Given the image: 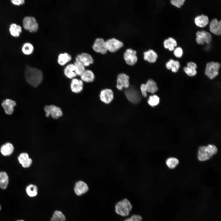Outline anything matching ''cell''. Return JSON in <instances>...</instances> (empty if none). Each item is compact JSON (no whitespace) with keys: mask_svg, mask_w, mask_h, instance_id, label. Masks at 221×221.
Returning <instances> with one entry per match:
<instances>
[{"mask_svg":"<svg viewBox=\"0 0 221 221\" xmlns=\"http://www.w3.org/2000/svg\"><path fill=\"white\" fill-rule=\"evenodd\" d=\"M25 77L27 82L34 87L38 86L43 79V75L41 70L28 66L26 67Z\"/></svg>","mask_w":221,"mask_h":221,"instance_id":"1","label":"cell"},{"mask_svg":"<svg viewBox=\"0 0 221 221\" xmlns=\"http://www.w3.org/2000/svg\"><path fill=\"white\" fill-rule=\"evenodd\" d=\"M115 211L118 215L123 217L128 216L132 209V205L127 199H124L115 204Z\"/></svg>","mask_w":221,"mask_h":221,"instance_id":"2","label":"cell"},{"mask_svg":"<svg viewBox=\"0 0 221 221\" xmlns=\"http://www.w3.org/2000/svg\"><path fill=\"white\" fill-rule=\"evenodd\" d=\"M220 67V64L218 62L213 61L208 62L206 65L205 74L210 79H213L218 75Z\"/></svg>","mask_w":221,"mask_h":221,"instance_id":"3","label":"cell"},{"mask_svg":"<svg viewBox=\"0 0 221 221\" xmlns=\"http://www.w3.org/2000/svg\"><path fill=\"white\" fill-rule=\"evenodd\" d=\"M123 58L126 64L133 66L138 60L137 52L131 48H127L123 53Z\"/></svg>","mask_w":221,"mask_h":221,"instance_id":"4","label":"cell"},{"mask_svg":"<svg viewBox=\"0 0 221 221\" xmlns=\"http://www.w3.org/2000/svg\"><path fill=\"white\" fill-rule=\"evenodd\" d=\"M124 93L127 99L132 103L135 104L140 102L141 99V95L134 86H129L125 90Z\"/></svg>","mask_w":221,"mask_h":221,"instance_id":"5","label":"cell"},{"mask_svg":"<svg viewBox=\"0 0 221 221\" xmlns=\"http://www.w3.org/2000/svg\"><path fill=\"white\" fill-rule=\"evenodd\" d=\"M23 24L24 28L30 32H36L38 29V24L33 17H25L23 19Z\"/></svg>","mask_w":221,"mask_h":221,"instance_id":"6","label":"cell"},{"mask_svg":"<svg viewBox=\"0 0 221 221\" xmlns=\"http://www.w3.org/2000/svg\"><path fill=\"white\" fill-rule=\"evenodd\" d=\"M105 44L107 51L111 52H116L124 45L122 41L114 37H112L106 40Z\"/></svg>","mask_w":221,"mask_h":221,"instance_id":"7","label":"cell"},{"mask_svg":"<svg viewBox=\"0 0 221 221\" xmlns=\"http://www.w3.org/2000/svg\"><path fill=\"white\" fill-rule=\"evenodd\" d=\"M75 61L85 67L93 64L94 59L92 56L89 53L83 52L76 55Z\"/></svg>","mask_w":221,"mask_h":221,"instance_id":"8","label":"cell"},{"mask_svg":"<svg viewBox=\"0 0 221 221\" xmlns=\"http://www.w3.org/2000/svg\"><path fill=\"white\" fill-rule=\"evenodd\" d=\"M92 49L95 52L104 54L107 52L105 41L103 38L98 37L95 40L92 46Z\"/></svg>","mask_w":221,"mask_h":221,"instance_id":"9","label":"cell"},{"mask_svg":"<svg viewBox=\"0 0 221 221\" xmlns=\"http://www.w3.org/2000/svg\"><path fill=\"white\" fill-rule=\"evenodd\" d=\"M44 109L47 117L51 115L53 118L56 119L63 115L61 109L59 107L54 105L46 106L44 107Z\"/></svg>","mask_w":221,"mask_h":221,"instance_id":"10","label":"cell"},{"mask_svg":"<svg viewBox=\"0 0 221 221\" xmlns=\"http://www.w3.org/2000/svg\"><path fill=\"white\" fill-rule=\"evenodd\" d=\"M196 41L199 44L202 45L205 43L209 44L211 42V35L206 31H198L196 32Z\"/></svg>","mask_w":221,"mask_h":221,"instance_id":"11","label":"cell"},{"mask_svg":"<svg viewBox=\"0 0 221 221\" xmlns=\"http://www.w3.org/2000/svg\"><path fill=\"white\" fill-rule=\"evenodd\" d=\"M129 79V76L126 74L122 73L118 74L117 80V88L121 90L123 88H128L130 85Z\"/></svg>","mask_w":221,"mask_h":221,"instance_id":"12","label":"cell"},{"mask_svg":"<svg viewBox=\"0 0 221 221\" xmlns=\"http://www.w3.org/2000/svg\"><path fill=\"white\" fill-rule=\"evenodd\" d=\"M197 157L199 161L204 162L210 160L212 157L207 151L206 145H202L198 148Z\"/></svg>","mask_w":221,"mask_h":221,"instance_id":"13","label":"cell"},{"mask_svg":"<svg viewBox=\"0 0 221 221\" xmlns=\"http://www.w3.org/2000/svg\"><path fill=\"white\" fill-rule=\"evenodd\" d=\"M100 98L101 100L106 104L110 103L114 98L113 91L110 89H105L100 92Z\"/></svg>","mask_w":221,"mask_h":221,"instance_id":"14","label":"cell"},{"mask_svg":"<svg viewBox=\"0 0 221 221\" xmlns=\"http://www.w3.org/2000/svg\"><path fill=\"white\" fill-rule=\"evenodd\" d=\"M17 160L19 163L25 168L30 167L32 163V160L25 152L20 153L18 157Z\"/></svg>","mask_w":221,"mask_h":221,"instance_id":"15","label":"cell"},{"mask_svg":"<svg viewBox=\"0 0 221 221\" xmlns=\"http://www.w3.org/2000/svg\"><path fill=\"white\" fill-rule=\"evenodd\" d=\"M15 101L10 99H6L3 100L2 105L6 113L8 115L11 114L14 110V107L16 105Z\"/></svg>","mask_w":221,"mask_h":221,"instance_id":"16","label":"cell"},{"mask_svg":"<svg viewBox=\"0 0 221 221\" xmlns=\"http://www.w3.org/2000/svg\"><path fill=\"white\" fill-rule=\"evenodd\" d=\"M143 54V59L150 63L156 62L158 57L157 53L152 49L144 51Z\"/></svg>","mask_w":221,"mask_h":221,"instance_id":"17","label":"cell"},{"mask_svg":"<svg viewBox=\"0 0 221 221\" xmlns=\"http://www.w3.org/2000/svg\"><path fill=\"white\" fill-rule=\"evenodd\" d=\"M88 189V185L85 182L82 181H79L76 183L74 190L77 195L80 196L87 192Z\"/></svg>","mask_w":221,"mask_h":221,"instance_id":"18","label":"cell"},{"mask_svg":"<svg viewBox=\"0 0 221 221\" xmlns=\"http://www.w3.org/2000/svg\"><path fill=\"white\" fill-rule=\"evenodd\" d=\"M209 29L212 33L220 35L221 34V21L216 18L212 19L209 24Z\"/></svg>","mask_w":221,"mask_h":221,"instance_id":"19","label":"cell"},{"mask_svg":"<svg viewBox=\"0 0 221 221\" xmlns=\"http://www.w3.org/2000/svg\"><path fill=\"white\" fill-rule=\"evenodd\" d=\"M83 83L77 78L72 79L70 84V88L73 92L78 93L80 92L83 88Z\"/></svg>","mask_w":221,"mask_h":221,"instance_id":"20","label":"cell"},{"mask_svg":"<svg viewBox=\"0 0 221 221\" xmlns=\"http://www.w3.org/2000/svg\"><path fill=\"white\" fill-rule=\"evenodd\" d=\"M14 150L13 145L10 142H6L2 145L1 147L0 151L2 155L8 156L11 155Z\"/></svg>","mask_w":221,"mask_h":221,"instance_id":"21","label":"cell"},{"mask_svg":"<svg viewBox=\"0 0 221 221\" xmlns=\"http://www.w3.org/2000/svg\"><path fill=\"white\" fill-rule=\"evenodd\" d=\"M72 59L71 55L69 53L64 52L60 53L57 57V61L58 64L61 66H64Z\"/></svg>","mask_w":221,"mask_h":221,"instance_id":"22","label":"cell"},{"mask_svg":"<svg viewBox=\"0 0 221 221\" xmlns=\"http://www.w3.org/2000/svg\"><path fill=\"white\" fill-rule=\"evenodd\" d=\"M209 21L208 17L204 14L198 16L194 19L196 25L197 26L201 28L206 26L208 24Z\"/></svg>","mask_w":221,"mask_h":221,"instance_id":"23","label":"cell"},{"mask_svg":"<svg viewBox=\"0 0 221 221\" xmlns=\"http://www.w3.org/2000/svg\"><path fill=\"white\" fill-rule=\"evenodd\" d=\"M64 72L65 76L69 79H72L77 76L75 72V67L73 63L67 65L64 69Z\"/></svg>","mask_w":221,"mask_h":221,"instance_id":"24","label":"cell"},{"mask_svg":"<svg viewBox=\"0 0 221 221\" xmlns=\"http://www.w3.org/2000/svg\"><path fill=\"white\" fill-rule=\"evenodd\" d=\"M81 80L83 82L87 83L91 82L95 79V75L92 71L90 70H85L80 76Z\"/></svg>","mask_w":221,"mask_h":221,"instance_id":"25","label":"cell"},{"mask_svg":"<svg viewBox=\"0 0 221 221\" xmlns=\"http://www.w3.org/2000/svg\"><path fill=\"white\" fill-rule=\"evenodd\" d=\"M165 66L168 69L171 70L173 72L175 73L178 71L180 64L178 61L171 59L166 63Z\"/></svg>","mask_w":221,"mask_h":221,"instance_id":"26","label":"cell"},{"mask_svg":"<svg viewBox=\"0 0 221 221\" xmlns=\"http://www.w3.org/2000/svg\"><path fill=\"white\" fill-rule=\"evenodd\" d=\"M179 160L177 158L174 157L167 158L165 161L166 165L170 169H175L179 165Z\"/></svg>","mask_w":221,"mask_h":221,"instance_id":"27","label":"cell"},{"mask_svg":"<svg viewBox=\"0 0 221 221\" xmlns=\"http://www.w3.org/2000/svg\"><path fill=\"white\" fill-rule=\"evenodd\" d=\"M9 182V178L7 173L5 171L0 172V188L5 189L7 188Z\"/></svg>","mask_w":221,"mask_h":221,"instance_id":"28","label":"cell"},{"mask_svg":"<svg viewBox=\"0 0 221 221\" xmlns=\"http://www.w3.org/2000/svg\"><path fill=\"white\" fill-rule=\"evenodd\" d=\"M163 45L166 49H168L170 51L174 50V48L177 45V43L176 40L173 38L170 37L164 40Z\"/></svg>","mask_w":221,"mask_h":221,"instance_id":"29","label":"cell"},{"mask_svg":"<svg viewBox=\"0 0 221 221\" xmlns=\"http://www.w3.org/2000/svg\"><path fill=\"white\" fill-rule=\"evenodd\" d=\"M9 31L11 35L14 37L19 36L22 31L21 26L15 23H12L10 26Z\"/></svg>","mask_w":221,"mask_h":221,"instance_id":"30","label":"cell"},{"mask_svg":"<svg viewBox=\"0 0 221 221\" xmlns=\"http://www.w3.org/2000/svg\"><path fill=\"white\" fill-rule=\"evenodd\" d=\"M147 92L154 93L158 90V87L156 82L152 79H149L145 84Z\"/></svg>","mask_w":221,"mask_h":221,"instance_id":"31","label":"cell"},{"mask_svg":"<svg viewBox=\"0 0 221 221\" xmlns=\"http://www.w3.org/2000/svg\"><path fill=\"white\" fill-rule=\"evenodd\" d=\"M26 192L28 195L30 197H34L37 194V187L33 184H29L26 187Z\"/></svg>","mask_w":221,"mask_h":221,"instance_id":"32","label":"cell"},{"mask_svg":"<svg viewBox=\"0 0 221 221\" xmlns=\"http://www.w3.org/2000/svg\"><path fill=\"white\" fill-rule=\"evenodd\" d=\"M51 221H66V218L61 211L56 210L52 215Z\"/></svg>","mask_w":221,"mask_h":221,"instance_id":"33","label":"cell"},{"mask_svg":"<svg viewBox=\"0 0 221 221\" xmlns=\"http://www.w3.org/2000/svg\"><path fill=\"white\" fill-rule=\"evenodd\" d=\"M34 49V46L32 44L27 42L23 45L21 49L23 53L24 54L29 55L33 53Z\"/></svg>","mask_w":221,"mask_h":221,"instance_id":"34","label":"cell"},{"mask_svg":"<svg viewBox=\"0 0 221 221\" xmlns=\"http://www.w3.org/2000/svg\"><path fill=\"white\" fill-rule=\"evenodd\" d=\"M160 98L157 95H154L149 96L148 100V103L152 107L157 105L160 103Z\"/></svg>","mask_w":221,"mask_h":221,"instance_id":"35","label":"cell"},{"mask_svg":"<svg viewBox=\"0 0 221 221\" xmlns=\"http://www.w3.org/2000/svg\"><path fill=\"white\" fill-rule=\"evenodd\" d=\"M207 151L209 154L212 157L216 155L218 152L217 147L213 144H208L206 145Z\"/></svg>","mask_w":221,"mask_h":221,"instance_id":"36","label":"cell"},{"mask_svg":"<svg viewBox=\"0 0 221 221\" xmlns=\"http://www.w3.org/2000/svg\"><path fill=\"white\" fill-rule=\"evenodd\" d=\"M75 67V72L76 76H81L85 71V67L75 61L73 63Z\"/></svg>","mask_w":221,"mask_h":221,"instance_id":"37","label":"cell"},{"mask_svg":"<svg viewBox=\"0 0 221 221\" xmlns=\"http://www.w3.org/2000/svg\"><path fill=\"white\" fill-rule=\"evenodd\" d=\"M184 70L186 74L189 76H194L197 74L196 69L191 68L187 67H184Z\"/></svg>","mask_w":221,"mask_h":221,"instance_id":"38","label":"cell"},{"mask_svg":"<svg viewBox=\"0 0 221 221\" xmlns=\"http://www.w3.org/2000/svg\"><path fill=\"white\" fill-rule=\"evenodd\" d=\"M142 218L140 215L134 214L130 218L126 219L124 221H142Z\"/></svg>","mask_w":221,"mask_h":221,"instance_id":"39","label":"cell"},{"mask_svg":"<svg viewBox=\"0 0 221 221\" xmlns=\"http://www.w3.org/2000/svg\"><path fill=\"white\" fill-rule=\"evenodd\" d=\"M184 0H171V4L176 7L180 8L184 4Z\"/></svg>","mask_w":221,"mask_h":221,"instance_id":"40","label":"cell"},{"mask_svg":"<svg viewBox=\"0 0 221 221\" xmlns=\"http://www.w3.org/2000/svg\"><path fill=\"white\" fill-rule=\"evenodd\" d=\"M174 56L176 57H181L183 54V51L182 48L180 47H177L174 49L173 52Z\"/></svg>","mask_w":221,"mask_h":221,"instance_id":"41","label":"cell"},{"mask_svg":"<svg viewBox=\"0 0 221 221\" xmlns=\"http://www.w3.org/2000/svg\"><path fill=\"white\" fill-rule=\"evenodd\" d=\"M140 89L142 95L144 97H146L147 96V92L145 84H142Z\"/></svg>","mask_w":221,"mask_h":221,"instance_id":"42","label":"cell"},{"mask_svg":"<svg viewBox=\"0 0 221 221\" xmlns=\"http://www.w3.org/2000/svg\"><path fill=\"white\" fill-rule=\"evenodd\" d=\"M188 67L196 69L197 68V66L196 63L193 62H189L187 64V66Z\"/></svg>","mask_w":221,"mask_h":221,"instance_id":"43","label":"cell"},{"mask_svg":"<svg viewBox=\"0 0 221 221\" xmlns=\"http://www.w3.org/2000/svg\"><path fill=\"white\" fill-rule=\"evenodd\" d=\"M11 2L14 5H19L24 4L25 1L24 0H12Z\"/></svg>","mask_w":221,"mask_h":221,"instance_id":"44","label":"cell"},{"mask_svg":"<svg viewBox=\"0 0 221 221\" xmlns=\"http://www.w3.org/2000/svg\"><path fill=\"white\" fill-rule=\"evenodd\" d=\"M16 221H24L23 220H17Z\"/></svg>","mask_w":221,"mask_h":221,"instance_id":"45","label":"cell"},{"mask_svg":"<svg viewBox=\"0 0 221 221\" xmlns=\"http://www.w3.org/2000/svg\"><path fill=\"white\" fill-rule=\"evenodd\" d=\"M1 209V206L0 205V211Z\"/></svg>","mask_w":221,"mask_h":221,"instance_id":"46","label":"cell"}]
</instances>
